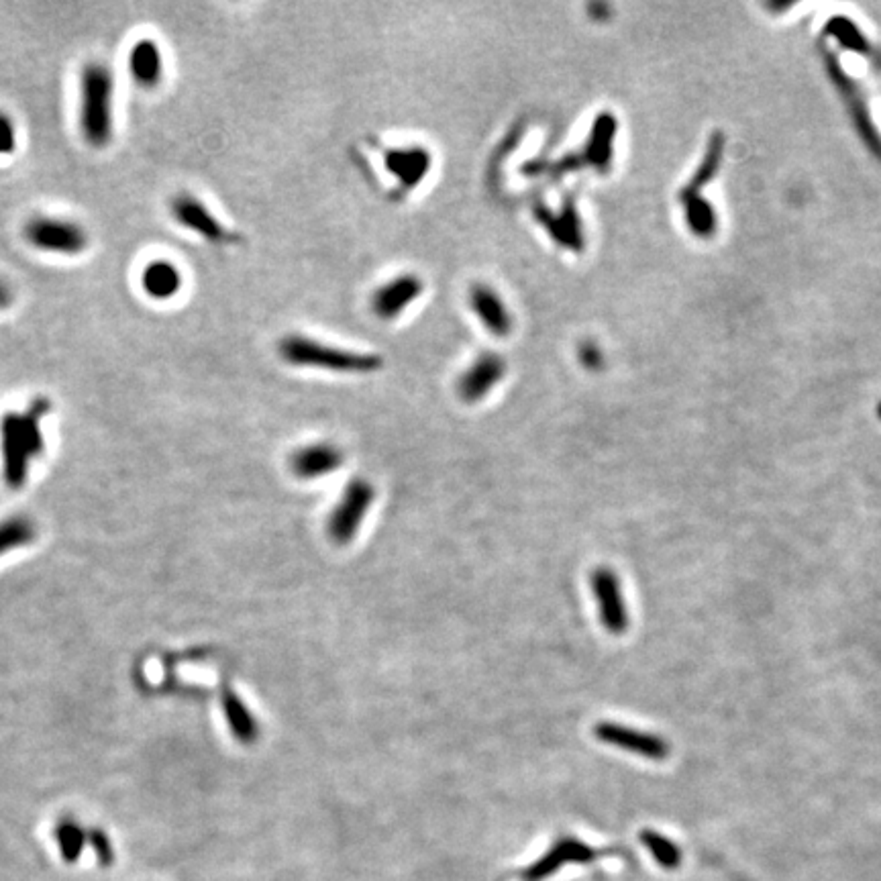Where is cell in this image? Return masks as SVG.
<instances>
[{
	"label": "cell",
	"instance_id": "obj_14",
	"mask_svg": "<svg viewBox=\"0 0 881 881\" xmlns=\"http://www.w3.org/2000/svg\"><path fill=\"white\" fill-rule=\"evenodd\" d=\"M468 304L476 319L486 329V333H490L496 339L510 337L514 329V321L508 310V304L502 300L498 290H494L484 282L472 284L468 290Z\"/></svg>",
	"mask_w": 881,
	"mask_h": 881
},
{
	"label": "cell",
	"instance_id": "obj_19",
	"mask_svg": "<svg viewBox=\"0 0 881 881\" xmlns=\"http://www.w3.org/2000/svg\"><path fill=\"white\" fill-rule=\"evenodd\" d=\"M141 288L151 300H172L182 290V272L168 259H153L141 270Z\"/></svg>",
	"mask_w": 881,
	"mask_h": 881
},
{
	"label": "cell",
	"instance_id": "obj_28",
	"mask_svg": "<svg viewBox=\"0 0 881 881\" xmlns=\"http://www.w3.org/2000/svg\"><path fill=\"white\" fill-rule=\"evenodd\" d=\"M580 361L588 370H598L602 366V353L594 343H584L580 347Z\"/></svg>",
	"mask_w": 881,
	"mask_h": 881
},
{
	"label": "cell",
	"instance_id": "obj_7",
	"mask_svg": "<svg viewBox=\"0 0 881 881\" xmlns=\"http://www.w3.org/2000/svg\"><path fill=\"white\" fill-rule=\"evenodd\" d=\"M384 168L396 178V194H410L429 176L433 158L423 145H398L382 151Z\"/></svg>",
	"mask_w": 881,
	"mask_h": 881
},
{
	"label": "cell",
	"instance_id": "obj_13",
	"mask_svg": "<svg viewBox=\"0 0 881 881\" xmlns=\"http://www.w3.org/2000/svg\"><path fill=\"white\" fill-rule=\"evenodd\" d=\"M594 735L598 741L610 747H618L651 761H663L669 757V743L665 739H661L659 735L625 727V724L600 722L594 727Z\"/></svg>",
	"mask_w": 881,
	"mask_h": 881
},
{
	"label": "cell",
	"instance_id": "obj_8",
	"mask_svg": "<svg viewBox=\"0 0 881 881\" xmlns=\"http://www.w3.org/2000/svg\"><path fill=\"white\" fill-rule=\"evenodd\" d=\"M508 372L506 359L496 351L480 353L457 380V396L465 404H476L492 394Z\"/></svg>",
	"mask_w": 881,
	"mask_h": 881
},
{
	"label": "cell",
	"instance_id": "obj_29",
	"mask_svg": "<svg viewBox=\"0 0 881 881\" xmlns=\"http://www.w3.org/2000/svg\"><path fill=\"white\" fill-rule=\"evenodd\" d=\"M13 300H15V290H13V286H11L7 280L0 278V310L9 308V306L13 304Z\"/></svg>",
	"mask_w": 881,
	"mask_h": 881
},
{
	"label": "cell",
	"instance_id": "obj_3",
	"mask_svg": "<svg viewBox=\"0 0 881 881\" xmlns=\"http://www.w3.org/2000/svg\"><path fill=\"white\" fill-rule=\"evenodd\" d=\"M115 80L105 64L90 62L80 74V131L88 145L102 149L113 137Z\"/></svg>",
	"mask_w": 881,
	"mask_h": 881
},
{
	"label": "cell",
	"instance_id": "obj_20",
	"mask_svg": "<svg viewBox=\"0 0 881 881\" xmlns=\"http://www.w3.org/2000/svg\"><path fill=\"white\" fill-rule=\"evenodd\" d=\"M680 200L684 206V217H686L688 229L700 239H710L718 229L714 206L702 194L680 192Z\"/></svg>",
	"mask_w": 881,
	"mask_h": 881
},
{
	"label": "cell",
	"instance_id": "obj_12",
	"mask_svg": "<svg viewBox=\"0 0 881 881\" xmlns=\"http://www.w3.org/2000/svg\"><path fill=\"white\" fill-rule=\"evenodd\" d=\"M170 213L178 225H182L184 229L196 233L198 237H202L206 241H211V243L231 241V233L209 211V206L188 192L174 196V200L170 202Z\"/></svg>",
	"mask_w": 881,
	"mask_h": 881
},
{
	"label": "cell",
	"instance_id": "obj_1",
	"mask_svg": "<svg viewBox=\"0 0 881 881\" xmlns=\"http://www.w3.org/2000/svg\"><path fill=\"white\" fill-rule=\"evenodd\" d=\"M49 410V400L35 398L23 412L9 410L0 419V447H3L5 478L11 486H21L27 478L31 459L43 451L41 419Z\"/></svg>",
	"mask_w": 881,
	"mask_h": 881
},
{
	"label": "cell",
	"instance_id": "obj_30",
	"mask_svg": "<svg viewBox=\"0 0 881 881\" xmlns=\"http://www.w3.org/2000/svg\"><path fill=\"white\" fill-rule=\"evenodd\" d=\"M877 417H879V419H881V402H879V404H877Z\"/></svg>",
	"mask_w": 881,
	"mask_h": 881
},
{
	"label": "cell",
	"instance_id": "obj_25",
	"mask_svg": "<svg viewBox=\"0 0 881 881\" xmlns=\"http://www.w3.org/2000/svg\"><path fill=\"white\" fill-rule=\"evenodd\" d=\"M56 841H58L62 859L68 863H76L78 857L82 855L84 843H86L84 828L74 820H62L56 826Z\"/></svg>",
	"mask_w": 881,
	"mask_h": 881
},
{
	"label": "cell",
	"instance_id": "obj_15",
	"mask_svg": "<svg viewBox=\"0 0 881 881\" xmlns=\"http://www.w3.org/2000/svg\"><path fill=\"white\" fill-rule=\"evenodd\" d=\"M618 133V121L614 113L602 111L592 121L586 143L578 151L584 168H592L598 174H608L614 160V141Z\"/></svg>",
	"mask_w": 881,
	"mask_h": 881
},
{
	"label": "cell",
	"instance_id": "obj_4",
	"mask_svg": "<svg viewBox=\"0 0 881 881\" xmlns=\"http://www.w3.org/2000/svg\"><path fill=\"white\" fill-rule=\"evenodd\" d=\"M25 241L45 253L80 255L88 247V233L78 223L58 217H33L23 227Z\"/></svg>",
	"mask_w": 881,
	"mask_h": 881
},
{
	"label": "cell",
	"instance_id": "obj_18",
	"mask_svg": "<svg viewBox=\"0 0 881 881\" xmlns=\"http://www.w3.org/2000/svg\"><path fill=\"white\" fill-rule=\"evenodd\" d=\"M129 74L141 88H155L164 76V58L162 49L153 39H137L129 49Z\"/></svg>",
	"mask_w": 881,
	"mask_h": 881
},
{
	"label": "cell",
	"instance_id": "obj_5",
	"mask_svg": "<svg viewBox=\"0 0 881 881\" xmlns=\"http://www.w3.org/2000/svg\"><path fill=\"white\" fill-rule=\"evenodd\" d=\"M372 500L374 486L368 480H353L345 488L337 508L329 518V535L337 545L351 543L357 529L361 527V521H364L372 506Z\"/></svg>",
	"mask_w": 881,
	"mask_h": 881
},
{
	"label": "cell",
	"instance_id": "obj_17",
	"mask_svg": "<svg viewBox=\"0 0 881 881\" xmlns=\"http://www.w3.org/2000/svg\"><path fill=\"white\" fill-rule=\"evenodd\" d=\"M600 855H602V853L596 851L594 847H588V845H584L582 841H578V839H574V837H565V839L557 841V843L551 847V851H549L541 861L533 863V865L523 873V877L529 879V881H537V879H541V877H545V875L557 871V869H559L563 863H567V861H572V863H590V861L598 859Z\"/></svg>",
	"mask_w": 881,
	"mask_h": 881
},
{
	"label": "cell",
	"instance_id": "obj_22",
	"mask_svg": "<svg viewBox=\"0 0 881 881\" xmlns=\"http://www.w3.org/2000/svg\"><path fill=\"white\" fill-rule=\"evenodd\" d=\"M223 710H225L227 722H229V727H231L237 741H241L245 745H251L257 741L259 729H257V722H255L253 714L231 690L223 692Z\"/></svg>",
	"mask_w": 881,
	"mask_h": 881
},
{
	"label": "cell",
	"instance_id": "obj_10",
	"mask_svg": "<svg viewBox=\"0 0 881 881\" xmlns=\"http://www.w3.org/2000/svg\"><path fill=\"white\" fill-rule=\"evenodd\" d=\"M533 217L559 247L574 253L584 251V225L574 198H567L559 211H551L543 202H537L533 204Z\"/></svg>",
	"mask_w": 881,
	"mask_h": 881
},
{
	"label": "cell",
	"instance_id": "obj_16",
	"mask_svg": "<svg viewBox=\"0 0 881 881\" xmlns=\"http://www.w3.org/2000/svg\"><path fill=\"white\" fill-rule=\"evenodd\" d=\"M343 459L341 449L333 443H315L290 455V470L300 480H319L341 468Z\"/></svg>",
	"mask_w": 881,
	"mask_h": 881
},
{
	"label": "cell",
	"instance_id": "obj_6",
	"mask_svg": "<svg viewBox=\"0 0 881 881\" xmlns=\"http://www.w3.org/2000/svg\"><path fill=\"white\" fill-rule=\"evenodd\" d=\"M824 62H826V72H828V76H831V80H833L835 88L839 90V94L843 96L845 105H847V109L851 113L853 125L857 127L861 139L867 143L869 151L875 153L877 158L881 160V135L877 133V129L873 125L869 107H867V102H865L859 86L855 84V80L851 76H847V72L841 68V64H839V60L835 56L826 54Z\"/></svg>",
	"mask_w": 881,
	"mask_h": 881
},
{
	"label": "cell",
	"instance_id": "obj_23",
	"mask_svg": "<svg viewBox=\"0 0 881 881\" xmlns=\"http://www.w3.org/2000/svg\"><path fill=\"white\" fill-rule=\"evenodd\" d=\"M824 33L833 37L843 49L853 51V54L867 56L869 54V41L863 35V31L857 27L855 21H851L845 15H835L826 21Z\"/></svg>",
	"mask_w": 881,
	"mask_h": 881
},
{
	"label": "cell",
	"instance_id": "obj_11",
	"mask_svg": "<svg viewBox=\"0 0 881 881\" xmlns=\"http://www.w3.org/2000/svg\"><path fill=\"white\" fill-rule=\"evenodd\" d=\"M425 282L417 274H400L370 296V310L380 321H394L404 310L423 296Z\"/></svg>",
	"mask_w": 881,
	"mask_h": 881
},
{
	"label": "cell",
	"instance_id": "obj_24",
	"mask_svg": "<svg viewBox=\"0 0 881 881\" xmlns=\"http://www.w3.org/2000/svg\"><path fill=\"white\" fill-rule=\"evenodd\" d=\"M641 843L647 847V851L655 857V861L663 867V869H678L682 865V849L673 843L671 839L663 837L657 831H645L641 833Z\"/></svg>",
	"mask_w": 881,
	"mask_h": 881
},
{
	"label": "cell",
	"instance_id": "obj_21",
	"mask_svg": "<svg viewBox=\"0 0 881 881\" xmlns=\"http://www.w3.org/2000/svg\"><path fill=\"white\" fill-rule=\"evenodd\" d=\"M724 158V135L722 133H714L706 145L704 158L700 162V166L696 168L694 176L690 178V182L684 186L682 192L688 194H702V190L714 180V176L720 172V164Z\"/></svg>",
	"mask_w": 881,
	"mask_h": 881
},
{
	"label": "cell",
	"instance_id": "obj_27",
	"mask_svg": "<svg viewBox=\"0 0 881 881\" xmlns=\"http://www.w3.org/2000/svg\"><path fill=\"white\" fill-rule=\"evenodd\" d=\"M17 147V129L13 119L0 111V155H9Z\"/></svg>",
	"mask_w": 881,
	"mask_h": 881
},
{
	"label": "cell",
	"instance_id": "obj_2",
	"mask_svg": "<svg viewBox=\"0 0 881 881\" xmlns=\"http://www.w3.org/2000/svg\"><path fill=\"white\" fill-rule=\"evenodd\" d=\"M278 353L288 366L335 374H372L384 366V359L380 355L341 349L304 335H286L280 339Z\"/></svg>",
	"mask_w": 881,
	"mask_h": 881
},
{
	"label": "cell",
	"instance_id": "obj_26",
	"mask_svg": "<svg viewBox=\"0 0 881 881\" xmlns=\"http://www.w3.org/2000/svg\"><path fill=\"white\" fill-rule=\"evenodd\" d=\"M88 841H90V845H92V849H94V853H96V857H98L102 867H111L115 863L117 855H115L111 839L105 835V831H90Z\"/></svg>",
	"mask_w": 881,
	"mask_h": 881
},
{
	"label": "cell",
	"instance_id": "obj_9",
	"mask_svg": "<svg viewBox=\"0 0 881 881\" xmlns=\"http://www.w3.org/2000/svg\"><path fill=\"white\" fill-rule=\"evenodd\" d=\"M592 590L598 604L600 623L610 635H623L629 629V610L616 574L610 567H596L592 574Z\"/></svg>",
	"mask_w": 881,
	"mask_h": 881
}]
</instances>
